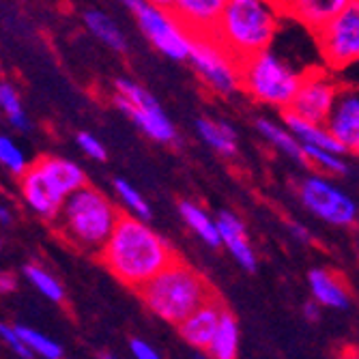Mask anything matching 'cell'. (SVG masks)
<instances>
[{"label": "cell", "instance_id": "obj_1", "mask_svg": "<svg viewBox=\"0 0 359 359\" xmlns=\"http://www.w3.org/2000/svg\"><path fill=\"white\" fill-rule=\"evenodd\" d=\"M100 260L118 282L142 290L175 263L177 254L164 237L153 231L149 222L123 215L102 250Z\"/></svg>", "mask_w": 359, "mask_h": 359}, {"label": "cell", "instance_id": "obj_23", "mask_svg": "<svg viewBox=\"0 0 359 359\" xmlns=\"http://www.w3.org/2000/svg\"><path fill=\"white\" fill-rule=\"evenodd\" d=\"M256 129H258V134L263 136L271 147H276L280 153H284L286 157L308 166L306 164V155H304V144L295 136H292L284 125H280V123H276L271 118H258Z\"/></svg>", "mask_w": 359, "mask_h": 359}, {"label": "cell", "instance_id": "obj_25", "mask_svg": "<svg viewBox=\"0 0 359 359\" xmlns=\"http://www.w3.org/2000/svg\"><path fill=\"white\" fill-rule=\"evenodd\" d=\"M22 276L24 280L35 288L39 295H43L48 302L52 304H62L67 292H65V286L58 282L56 276H52L46 267L37 265V263H26L22 267Z\"/></svg>", "mask_w": 359, "mask_h": 359}, {"label": "cell", "instance_id": "obj_28", "mask_svg": "<svg viewBox=\"0 0 359 359\" xmlns=\"http://www.w3.org/2000/svg\"><path fill=\"white\" fill-rule=\"evenodd\" d=\"M112 185H114V191L118 196L121 205L129 211V215H134V217H138L142 222H149L151 219V215H153L151 205L147 203V198H144V196L132 183L125 181V179H114Z\"/></svg>", "mask_w": 359, "mask_h": 359}, {"label": "cell", "instance_id": "obj_31", "mask_svg": "<svg viewBox=\"0 0 359 359\" xmlns=\"http://www.w3.org/2000/svg\"><path fill=\"white\" fill-rule=\"evenodd\" d=\"M0 338H3V342H5L20 359H35V353H32L30 346L22 340V336L18 334V327H15V325H9V323H3V325H0Z\"/></svg>", "mask_w": 359, "mask_h": 359}, {"label": "cell", "instance_id": "obj_5", "mask_svg": "<svg viewBox=\"0 0 359 359\" xmlns=\"http://www.w3.org/2000/svg\"><path fill=\"white\" fill-rule=\"evenodd\" d=\"M86 175L76 161L60 155H43L18 179L24 205L46 222H56L72 194L86 187Z\"/></svg>", "mask_w": 359, "mask_h": 359}, {"label": "cell", "instance_id": "obj_11", "mask_svg": "<svg viewBox=\"0 0 359 359\" xmlns=\"http://www.w3.org/2000/svg\"><path fill=\"white\" fill-rule=\"evenodd\" d=\"M325 67L342 74L359 65V0H348L336 20L316 35Z\"/></svg>", "mask_w": 359, "mask_h": 359}, {"label": "cell", "instance_id": "obj_2", "mask_svg": "<svg viewBox=\"0 0 359 359\" xmlns=\"http://www.w3.org/2000/svg\"><path fill=\"white\" fill-rule=\"evenodd\" d=\"M280 9L263 0H226L213 37L239 62L273 46L280 30Z\"/></svg>", "mask_w": 359, "mask_h": 359}, {"label": "cell", "instance_id": "obj_10", "mask_svg": "<svg viewBox=\"0 0 359 359\" xmlns=\"http://www.w3.org/2000/svg\"><path fill=\"white\" fill-rule=\"evenodd\" d=\"M302 205L318 219L332 226H353L359 217V207L351 196L325 175H308L295 185Z\"/></svg>", "mask_w": 359, "mask_h": 359}, {"label": "cell", "instance_id": "obj_21", "mask_svg": "<svg viewBox=\"0 0 359 359\" xmlns=\"http://www.w3.org/2000/svg\"><path fill=\"white\" fill-rule=\"evenodd\" d=\"M179 215L187 224L189 231L196 233V237H198L205 245H209V248H219L222 245L217 219L211 217L201 205H196L191 201H181L179 203Z\"/></svg>", "mask_w": 359, "mask_h": 359}, {"label": "cell", "instance_id": "obj_7", "mask_svg": "<svg viewBox=\"0 0 359 359\" xmlns=\"http://www.w3.org/2000/svg\"><path fill=\"white\" fill-rule=\"evenodd\" d=\"M125 7L134 13L140 32L159 54H164L172 60H189L196 37L172 13L168 3L127 0Z\"/></svg>", "mask_w": 359, "mask_h": 359}, {"label": "cell", "instance_id": "obj_12", "mask_svg": "<svg viewBox=\"0 0 359 359\" xmlns=\"http://www.w3.org/2000/svg\"><path fill=\"white\" fill-rule=\"evenodd\" d=\"M340 88L342 82L334 72L327 67H310L288 112L318 125H327Z\"/></svg>", "mask_w": 359, "mask_h": 359}, {"label": "cell", "instance_id": "obj_14", "mask_svg": "<svg viewBox=\"0 0 359 359\" xmlns=\"http://www.w3.org/2000/svg\"><path fill=\"white\" fill-rule=\"evenodd\" d=\"M348 0H290V3H276L280 13L299 22L316 37L323 28H327L336 15L346 7Z\"/></svg>", "mask_w": 359, "mask_h": 359}, {"label": "cell", "instance_id": "obj_3", "mask_svg": "<svg viewBox=\"0 0 359 359\" xmlns=\"http://www.w3.org/2000/svg\"><path fill=\"white\" fill-rule=\"evenodd\" d=\"M138 295L157 318L177 327L217 297L207 278L191 265L183 263L181 258L138 290Z\"/></svg>", "mask_w": 359, "mask_h": 359}, {"label": "cell", "instance_id": "obj_35", "mask_svg": "<svg viewBox=\"0 0 359 359\" xmlns=\"http://www.w3.org/2000/svg\"><path fill=\"white\" fill-rule=\"evenodd\" d=\"M18 288V278L9 271H5L3 276H0V292L3 295H9V292H13Z\"/></svg>", "mask_w": 359, "mask_h": 359}, {"label": "cell", "instance_id": "obj_20", "mask_svg": "<svg viewBox=\"0 0 359 359\" xmlns=\"http://www.w3.org/2000/svg\"><path fill=\"white\" fill-rule=\"evenodd\" d=\"M196 134H198V138L207 147H211L222 157H235L239 153L237 132L231 123L217 121L211 116H201L196 121Z\"/></svg>", "mask_w": 359, "mask_h": 359}, {"label": "cell", "instance_id": "obj_15", "mask_svg": "<svg viewBox=\"0 0 359 359\" xmlns=\"http://www.w3.org/2000/svg\"><path fill=\"white\" fill-rule=\"evenodd\" d=\"M168 7L194 37L213 35L226 7L224 0H170Z\"/></svg>", "mask_w": 359, "mask_h": 359}, {"label": "cell", "instance_id": "obj_6", "mask_svg": "<svg viewBox=\"0 0 359 359\" xmlns=\"http://www.w3.org/2000/svg\"><path fill=\"white\" fill-rule=\"evenodd\" d=\"M306 72L295 69L276 50H265L241 62V88L254 102L290 110Z\"/></svg>", "mask_w": 359, "mask_h": 359}, {"label": "cell", "instance_id": "obj_33", "mask_svg": "<svg viewBox=\"0 0 359 359\" xmlns=\"http://www.w3.org/2000/svg\"><path fill=\"white\" fill-rule=\"evenodd\" d=\"M129 353H132L134 359H164V357H161V353L153 344H149L142 338H132V340H129Z\"/></svg>", "mask_w": 359, "mask_h": 359}, {"label": "cell", "instance_id": "obj_26", "mask_svg": "<svg viewBox=\"0 0 359 359\" xmlns=\"http://www.w3.org/2000/svg\"><path fill=\"white\" fill-rule=\"evenodd\" d=\"M0 108H3L9 125L15 129V132H30V116L26 114L24 106H22V97H20V90L13 82L9 80H3L0 82Z\"/></svg>", "mask_w": 359, "mask_h": 359}, {"label": "cell", "instance_id": "obj_18", "mask_svg": "<svg viewBox=\"0 0 359 359\" xmlns=\"http://www.w3.org/2000/svg\"><path fill=\"white\" fill-rule=\"evenodd\" d=\"M308 284H310L312 299L320 308L346 310L351 306V295H348L346 284L332 269H323V267L312 269L308 273Z\"/></svg>", "mask_w": 359, "mask_h": 359}, {"label": "cell", "instance_id": "obj_17", "mask_svg": "<svg viewBox=\"0 0 359 359\" xmlns=\"http://www.w3.org/2000/svg\"><path fill=\"white\" fill-rule=\"evenodd\" d=\"M215 219L219 228L222 245L231 252V256L237 260V265H241L248 273H254L258 267V258L248 239V231L241 217L233 211H219Z\"/></svg>", "mask_w": 359, "mask_h": 359}, {"label": "cell", "instance_id": "obj_37", "mask_svg": "<svg viewBox=\"0 0 359 359\" xmlns=\"http://www.w3.org/2000/svg\"><path fill=\"white\" fill-rule=\"evenodd\" d=\"M11 219H13V215H11V211H9V207L3 205V207H0V224H3V226H9Z\"/></svg>", "mask_w": 359, "mask_h": 359}, {"label": "cell", "instance_id": "obj_4", "mask_svg": "<svg viewBox=\"0 0 359 359\" xmlns=\"http://www.w3.org/2000/svg\"><path fill=\"white\" fill-rule=\"evenodd\" d=\"M121 217V211L104 191L86 185L69 196L54 224L60 237L76 250L100 256Z\"/></svg>", "mask_w": 359, "mask_h": 359}, {"label": "cell", "instance_id": "obj_40", "mask_svg": "<svg viewBox=\"0 0 359 359\" xmlns=\"http://www.w3.org/2000/svg\"><path fill=\"white\" fill-rule=\"evenodd\" d=\"M357 153H359V151H357Z\"/></svg>", "mask_w": 359, "mask_h": 359}, {"label": "cell", "instance_id": "obj_38", "mask_svg": "<svg viewBox=\"0 0 359 359\" xmlns=\"http://www.w3.org/2000/svg\"><path fill=\"white\" fill-rule=\"evenodd\" d=\"M342 359H359V351L357 348H351V351H346L344 353V357Z\"/></svg>", "mask_w": 359, "mask_h": 359}, {"label": "cell", "instance_id": "obj_39", "mask_svg": "<svg viewBox=\"0 0 359 359\" xmlns=\"http://www.w3.org/2000/svg\"><path fill=\"white\" fill-rule=\"evenodd\" d=\"M100 359H118V357H114L112 353H100Z\"/></svg>", "mask_w": 359, "mask_h": 359}, {"label": "cell", "instance_id": "obj_32", "mask_svg": "<svg viewBox=\"0 0 359 359\" xmlns=\"http://www.w3.org/2000/svg\"><path fill=\"white\" fill-rule=\"evenodd\" d=\"M76 142H78L80 151H82L86 157H90V159H95V161H106V159H108V151H106L104 142H102L100 138H97V136L88 134V132H78V134H76Z\"/></svg>", "mask_w": 359, "mask_h": 359}, {"label": "cell", "instance_id": "obj_30", "mask_svg": "<svg viewBox=\"0 0 359 359\" xmlns=\"http://www.w3.org/2000/svg\"><path fill=\"white\" fill-rule=\"evenodd\" d=\"M18 327V334L22 336V340L30 346V351L43 357V359H62V346L52 340L50 336L37 332V330H32V327H26V325H15Z\"/></svg>", "mask_w": 359, "mask_h": 359}, {"label": "cell", "instance_id": "obj_19", "mask_svg": "<svg viewBox=\"0 0 359 359\" xmlns=\"http://www.w3.org/2000/svg\"><path fill=\"white\" fill-rule=\"evenodd\" d=\"M284 127L295 136L304 147H314V149H323L330 153H338L344 155L346 149L332 136V132L327 129V125H318L312 121H306L292 112H284Z\"/></svg>", "mask_w": 359, "mask_h": 359}, {"label": "cell", "instance_id": "obj_13", "mask_svg": "<svg viewBox=\"0 0 359 359\" xmlns=\"http://www.w3.org/2000/svg\"><path fill=\"white\" fill-rule=\"evenodd\" d=\"M332 136L348 151H359V86L342 84L332 116L327 121Z\"/></svg>", "mask_w": 359, "mask_h": 359}, {"label": "cell", "instance_id": "obj_9", "mask_svg": "<svg viewBox=\"0 0 359 359\" xmlns=\"http://www.w3.org/2000/svg\"><path fill=\"white\" fill-rule=\"evenodd\" d=\"M189 65L198 80L215 95L231 97L241 88V62L213 35L196 37Z\"/></svg>", "mask_w": 359, "mask_h": 359}, {"label": "cell", "instance_id": "obj_8", "mask_svg": "<svg viewBox=\"0 0 359 359\" xmlns=\"http://www.w3.org/2000/svg\"><path fill=\"white\" fill-rule=\"evenodd\" d=\"M114 106L140 127V132L159 144H179V132L157 104L155 97L134 80L118 78L114 80Z\"/></svg>", "mask_w": 359, "mask_h": 359}, {"label": "cell", "instance_id": "obj_27", "mask_svg": "<svg viewBox=\"0 0 359 359\" xmlns=\"http://www.w3.org/2000/svg\"><path fill=\"white\" fill-rule=\"evenodd\" d=\"M304 155H306V164L320 170V175H325V177L348 175V164L338 153H330V151L314 149V147H304Z\"/></svg>", "mask_w": 359, "mask_h": 359}, {"label": "cell", "instance_id": "obj_36", "mask_svg": "<svg viewBox=\"0 0 359 359\" xmlns=\"http://www.w3.org/2000/svg\"><path fill=\"white\" fill-rule=\"evenodd\" d=\"M302 312H304L306 320H310V323H316L320 318V306L314 299L312 302H306L304 308H302Z\"/></svg>", "mask_w": 359, "mask_h": 359}, {"label": "cell", "instance_id": "obj_22", "mask_svg": "<svg viewBox=\"0 0 359 359\" xmlns=\"http://www.w3.org/2000/svg\"><path fill=\"white\" fill-rule=\"evenodd\" d=\"M82 22L88 28L93 37H97L102 43H106L114 52H127V39L123 35V30L118 24L102 9H86L82 13Z\"/></svg>", "mask_w": 359, "mask_h": 359}, {"label": "cell", "instance_id": "obj_24", "mask_svg": "<svg viewBox=\"0 0 359 359\" xmlns=\"http://www.w3.org/2000/svg\"><path fill=\"white\" fill-rule=\"evenodd\" d=\"M239 323L231 310L224 312L222 325L217 330V336L213 344L209 346V357L211 359H237L239 357Z\"/></svg>", "mask_w": 359, "mask_h": 359}, {"label": "cell", "instance_id": "obj_34", "mask_svg": "<svg viewBox=\"0 0 359 359\" xmlns=\"http://www.w3.org/2000/svg\"><path fill=\"white\" fill-rule=\"evenodd\" d=\"M288 228H290V233H292V237H295L297 241H302V243H308L312 237H310V231L304 226V224H297V222H288Z\"/></svg>", "mask_w": 359, "mask_h": 359}, {"label": "cell", "instance_id": "obj_16", "mask_svg": "<svg viewBox=\"0 0 359 359\" xmlns=\"http://www.w3.org/2000/svg\"><path fill=\"white\" fill-rule=\"evenodd\" d=\"M224 312H226V308L222 306V302L217 297L211 299L207 306H203L198 312H194L181 325V327H179L181 338L189 346H194L196 351H209V346L213 344V340L217 336Z\"/></svg>", "mask_w": 359, "mask_h": 359}, {"label": "cell", "instance_id": "obj_29", "mask_svg": "<svg viewBox=\"0 0 359 359\" xmlns=\"http://www.w3.org/2000/svg\"><path fill=\"white\" fill-rule=\"evenodd\" d=\"M0 164L5 166L7 172H11L13 177L22 179L32 164H28V159L22 151V147L7 134L0 136Z\"/></svg>", "mask_w": 359, "mask_h": 359}]
</instances>
